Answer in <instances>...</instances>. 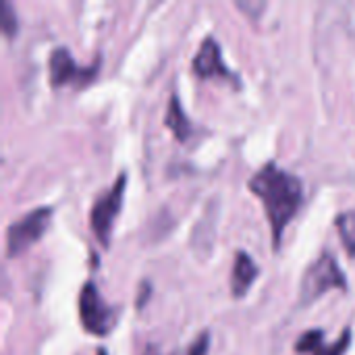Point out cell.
<instances>
[{
    "label": "cell",
    "mask_w": 355,
    "mask_h": 355,
    "mask_svg": "<svg viewBox=\"0 0 355 355\" xmlns=\"http://www.w3.org/2000/svg\"><path fill=\"white\" fill-rule=\"evenodd\" d=\"M248 187L262 200L272 231V243L279 250L287 225L293 220L304 202V185L289 171L268 162L250 179Z\"/></svg>",
    "instance_id": "cell-1"
},
{
    "label": "cell",
    "mask_w": 355,
    "mask_h": 355,
    "mask_svg": "<svg viewBox=\"0 0 355 355\" xmlns=\"http://www.w3.org/2000/svg\"><path fill=\"white\" fill-rule=\"evenodd\" d=\"M331 289H341L347 291V279L343 270L339 268V262L331 254H322L316 262L308 266L304 272L302 285H300V300L304 306L316 302Z\"/></svg>",
    "instance_id": "cell-2"
},
{
    "label": "cell",
    "mask_w": 355,
    "mask_h": 355,
    "mask_svg": "<svg viewBox=\"0 0 355 355\" xmlns=\"http://www.w3.org/2000/svg\"><path fill=\"white\" fill-rule=\"evenodd\" d=\"M52 220V208H35L6 229V256L15 258L37 243Z\"/></svg>",
    "instance_id": "cell-3"
},
{
    "label": "cell",
    "mask_w": 355,
    "mask_h": 355,
    "mask_svg": "<svg viewBox=\"0 0 355 355\" xmlns=\"http://www.w3.org/2000/svg\"><path fill=\"white\" fill-rule=\"evenodd\" d=\"M125 181L127 177L121 175L114 185L102 193L94 206H92V212H89V225H92V231L96 235V239L106 248L110 243V233H112V225H114V218L116 214L121 212V206H123V198H125Z\"/></svg>",
    "instance_id": "cell-4"
},
{
    "label": "cell",
    "mask_w": 355,
    "mask_h": 355,
    "mask_svg": "<svg viewBox=\"0 0 355 355\" xmlns=\"http://www.w3.org/2000/svg\"><path fill=\"white\" fill-rule=\"evenodd\" d=\"M79 318L83 329L89 335H98V337L108 335L114 324V312L102 300L94 283H87L79 293Z\"/></svg>",
    "instance_id": "cell-5"
},
{
    "label": "cell",
    "mask_w": 355,
    "mask_h": 355,
    "mask_svg": "<svg viewBox=\"0 0 355 355\" xmlns=\"http://www.w3.org/2000/svg\"><path fill=\"white\" fill-rule=\"evenodd\" d=\"M50 83L52 87H62V85H85L94 75H96V64L89 69H81L71 52L67 48H56L50 54Z\"/></svg>",
    "instance_id": "cell-6"
},
{
    "label": "cell",
    "mask_w": 355,
    "mask_h": 355,
    "mask_svg": "<svg viewBox=\"0 0 355 355\" xmlns=\"http://www.w3.org/2000/svg\"><path fill=\"white\" fill-rule=\"evenodd\" d=\"M193 73L202 79L210 77H225L229 81H237V77L227 69L220 52V44L214 37H206L193 58Z\"/></svg>",
    "instance_id": "cell-7"
},
{
    "label": "cell",
    "mask_w": 355,
    "mask_h": 355,
    "mask_svg": "<svg viewBox=\"0 0 355 355\" xmlns=\"http://www.w3.org/2000/svg\"><path fill=\"white\" fill-rule=\"evenodd\" d=\"M349 343H352V333H349V329L343 331V335L339 337V341L333 343V345H327V343H324L322 331H308V333L295 343V352L306 355H343L347 352Z\"/></svg>",
    "instance_id": "cell-8"
},
{
    "label": "cell",
    "mask_w": 355,
    "mask_h": 355,
    "mask_svg": "<svg viewBox=\"0 0 355 355\" xmlns=\"http://www.w3.org/2000/svg\"><path fill=\"white\" fill-rule=\"evenodd\" d=\"M256 277H258L256 262L245 252H237L235 264H233V277H231V291H233V295L237 300L243 297L250 291V287L256 281Z\"/></svg>",
    "instance_id": "cell-9"
},
{
    "label": "cell",
    "mask_w": 355,
    "mask_h": 355,
    "mask_svg": "<svg viewBox=\"0 0 355 355\" xmlns=\"http://www.w3.org/2000/svg\"><path fill=\"white\" fill-rule=\"evenodd\" d=\"M164 125L175 133V137H177L179 141H187V139L191 137V123H189L187 114L183 112V108H181L177 96L171 98V104H168V110H166Z\"/></svg>",
    "instance_id": "cell-10"
},
{
    "label": "cell",
    "mask_w": 355,
    "mask_h": 355,
    "mask_svg": "<svg viewBox=\"0 0 355 355\" xmlns=\"http://www.w3.org/2000/svg\"><path fill=\"white\" fill-rule=\"evenodd\" d=\"M337 229L347 252L355 256V212H345L337 218Z\"/></svg>",
    "instance_id": "cell-11"
},
{
    "label": "cell",
    "mask_w": 355,
    "mask_h": 355,
    "mask_svg": "<svg viewBox=\"0 0 355 355\" xmlns=\"http://www.w3.org/2000/svg\"><path fill=\"white\" fill-rule=\"evenodd\" d=\"M0 23H2V31H4V35L6 37H12L15 33H17V29H19V21H17V17H15V10H12V6L4 0L2 4H0Z\"/></svg>",
    "instance_id": "cell-12"
},
{
    "label": "cell",
    "mask_w": 355,
    "mask_h": 355,
    "mask_svg": "<svg viewBox=\"0 0 355 355\" xmlns=\"http://www.w3.org/2000/svg\"><path fill=\"white\" fill-rule=\"evenodd\" d=\"M208 347H210V337L206 335V333H202L189 347H187V352L183 355H208ZM144 355H162L158 349H154V347H148L146 349V354Z\"/></svg>",
    "instance_id": "cell-13"
},
{
    "label": "cell",
    "mask_w": 355,
    "mask_h": 355,
    "mask_svg": "<svg viewBox=\"0 0 355 355\" xmlns=\"http://www.w3.org/2000/svg\"><path fill=\"white\" fill-rule=\"evenodd\" d=\"M235 6H237L239 10H243V12H245L248 17H252V19H258V17H260V12L266 8V4H264V2H260V0H258V2H241V0H237V2H235Z\"/></svg>",
    "instance_id": "cell-14"
},
{
    "label": "cell",
    "mask_w": 355,
    "mask_h": 355,
    "mask_svg": "<svg viewBox=\"0 0 355 355\" xmlns=\"http://www.w3.org/2000/svg\"><path fill=\"white\" fill-rule=\"evenodd\" d=\"M96 355H106V352H98V354Z\"/></svg>",
    "instance_id": "cell-15"
}]
</instances>
